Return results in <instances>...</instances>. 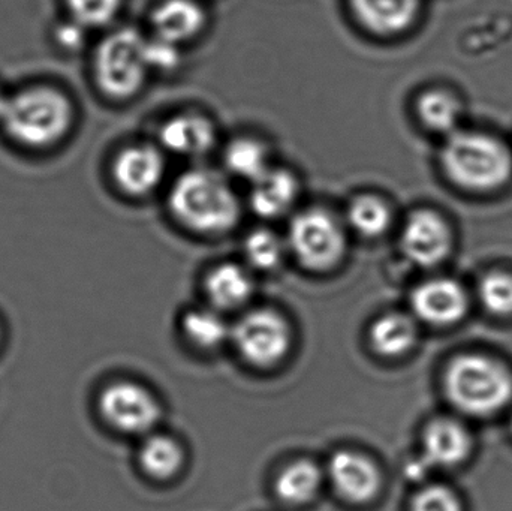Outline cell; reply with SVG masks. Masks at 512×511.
I'll use <instances>...</instances> for the list:
<instances>
[{
    "instance_id": "6da1fadb",
    "label": "cell",
    "mask_w": 512,
    "mask_h": 511,
    "mask_svg": "<svg viewBox=\"0 0 512 511\" xmlns=\"http://www.w3.org/2000/svg\"><path fill=\"white\" fill-rule=\"evenodd\" d=\"M439 167L465 194H496L512 182V149L492 132L460 128L444 138Z\"/></svg>"
},
{
    "instance_id": "7a4b0ae2",
    "label": "cell",
    "mask_w": 512,
    "mask_h": 511,
    "mask_svg": "<svg viewBox=\"0 0 512 511\" xmlns=\"http://www.w3.org/2000/svg\"><path fill=\"white\" fill-rule=\"evenodd\" d=\"M442 390L460 416L492 419L512 407V368L493 354L465 351L445 366Z\"/></svg>"
},
{
    "instance_id": "3957f363",
    "label": "cell",
    "mask_w": 512,
    "mask_h": 511,
    "mask_svg": "<svg viewBox=\"0 0 512 511\" xmlns=\"http://www.w3.org/2000/svg\"><path fill=\"white\" fill-rule=\"evenodd\" d=\"M168 209L189 230L219 234L236 227L242 204L227 177L206 167L183 171L168 192Z\"/></svg>"
},
{
    "instance_id": "277c9868",
    "label": "cell",
    "mask_w": 512,
    "mask_h": 511,
    "mask_svg": "<svg viewBox=\"0 0 512 511\" xmlns=\"http://www.w3.org/2000/svg\"><path fill=\"white\" fill-rule=\"evenodd\" d=\"M72 117L74 108L68 96L53 87L39 86L6 99L0 122L9 137L38 149L62 140Z\"/></svg>"
},
{
    "instance_id": "5b68a950",
    "label": "cell",
    "mask_w": 512,
    "mask_h": 511,
    "mask_svg": "<svg viewBox=\"0 0 512 511\" xmlns=\"http://www.w3.org/2000/svg\"><path fill=\"white\" fill-rule=\"evenodd\" d=\"M152 74L146 57V36L131 27L110 33L95 56L99 89L117 101L134 98Z\"/></svg>"
},
{
    "instance_id": "8992f818",
    "label": "cell",
    "mask_w": 512,
    "mask_h": 511,
    "mask_svg": "<svg viewBox=\"0 0 512 511\" xmlns=\"http://www.w3.org/2000/svg\"><path fill=\"white\" fill-rule=\"evenodd\" d=\"M288 242L300 263L313 270L339 263L346 246L339 219L321 207L303 210L292 218Z\"/></svg>"
},
{
    "instance_id": "52a82bcc",
    "label": "cell",
    "mask_w": 512,
    "mask_h": 511,
    "mask_svg": "<svg viewBox=\"0 0 512 511\" xmlns=\"http://www.w3.org/2000/svg\"><path fill=\"white\" fill-rule=\"evenodd\" d=\"M400 246L412 264L432 269L450 260L456 248V234L441 212L421 207L406 218L400 234Z\"/></svg>"
},
{
    "instance_id": "ba28073f",
    "label": "cell",
    "mask_w": 512,
    "mask_h": 511,
    "mask_svg": "<svg viewBox=\"0 0 512 511\" xmlns=\"http://www.w3.org/2000/svg\"><path fill=\"white\" fill-rule=\"evenodd\" d=\"M239 353L256 366L282 360L291 347V330L277 312L258 309L243 315L231 330Z\"/></svg>"
},
{
    "instance_id": "9c48e42d",
    "label": "cell",
    "mask_w": 512,
    "mask_h": 511,
    "mask_svg": "<svg viewBox=\"0 0 512 511\" xmlns=\"http://www.w3.org/2000/svg\"><path fill=\"white\" fill-rule=\"evenodd\" d=\"M468 288L450 276L426 279L411 294L415 320L432 327H454L463 323L471 312Z\"/></svg>"
},
{
    "instance_id": "30bf717a",
    "label": "cell",
    "mask_w": 512,
    "mask_h": 511,
    "mask_svg": "<svg viewBox=\"0 0 512 511\" xmlns=\"http://www.w3.org/2000/svg\"><path fill=\"white\" fill-rule=\"evenodd\" d=\"M99 411L105 422L125 434L152 431L161 417V407L152 393L129 381L105 387L99 398Z\"/></svg>"
},
{
    "instance_id": "8fae6325",
    "label": "cell",
    "mask_w": 512,
    "mask_h": 511,
    "mask_svg": "<svg viewBox=\"0 0 512 511\" xmlns=\"http://www.w3.org/2000/svg\"><path fill=\"white\" fill-rule=\"evenodd\" d=\"M475 447L474 432L463 417L439 416L424 428L420 456L430 470H456L471 461Z\"/></svg>"
},
{
    "instance_id": "7c38bea8",
    "label": "cell",
    "mask_w": 512,
    "mask_h": 511,
    "mask_svg": "<svg viewBox=\"0 0 512 511\" xmlns=\"http://www.w3.org/2000/svg\"><path fill=\"white\" fill-rule=\"evenodd\" d=\"M158 144L180 158H203L219 144L218 125L201 111H179L159 125Z\"/></svg>"
},
{
    "instance_id": "4fadbf2b",
    "label": "cell",
    "mask_w": 512,
    "mask_h": 511,
    "mask_svg": "<svg viewBox=\"0 0 512 511\" xmlns=\"http://www.w3.org/2000/svg\"><path fill=\"white\" fill-rule=\"evenodd\" d=\"M165 174L167 156L159 144H132L114 159V182L131 197H146L155 192L164 182Z\"/></svg>"
},
{
    "instance_id": "5bb4252c",
    "label": "cell",
    "mask_w": 512,
    "mask_h": 511,
    "mask_svg": "<svg viewBox=\"0 0 512 511\" xmlns=\"http://www.w3.org/2000/svg\"><path fill=\"white\" fill-rule=\"evenodd\" d=\"M358 26L378 38H397L420 20L424 0H348Z\"/></svg>"
},
{
    "instance_id": "9a60e30c",
    "label": "cell",
    "mask_w": 512,
    "mask_h": 511,
    "mask_svg": "<svg viewBox=\"0 0 512 511\" xmlns=\"http://www.w3.org/2000/svg\"><path fill=\"white\" fill-rule=\"evenodd\" d=\"M328 474L337 494L352 504H367L378 495L381 471L375 462L360 453L337 452L328 464Z\"/></svg>"
},
{
    "instance_id": "2e32d148",
    "label": "cell",
    "mask_w": 512,
    "mask_h": 511,
    "mask_svg": "<svg viewBox=\"0 0 512 511\" xmlns=\"http://www.w3.org/2000/svg\"><path fill=\"white\" fill-rule=\"evenodd\" d=\"M209 24V14L200 0H161L150 14L152 35L185 47Z\"/></svg>"
},
{
    "instance_id": "e0dca14e",
    "label": "cell",
    "mask_w": 512,
    "mask_h": 511,
    "mask_svg": "<svg viewBox=\"0 0 512 511\" xmlns=\"http://www.w3.org/2000/svg\"><path fill=\"white\" fill-rule=\"evenodd\" d=\"M300 192V177L291 168L276 164L251 183L249 206L259 218H280L294 207Z\"/></svg>"
},
{
    "instance_id": "ac0fdd59",
    "label": "cell",
    "mask_w": 512,
    "mask_h": 511,
    "mask_svg": "<svg viewBox=\"0 0 512 511\" xmlns=\"http://www.w3.org/2000/svg\"><path fill=\"white\" fill-rule=\"evenodd\" d=\"M414 114L427 132L447 138L462 128L465 102L448 87H427L415 96Z\"/></svg>"
},
{
    "instance_id": "d6986e66",
    "label": "cell",
    "mask_w": 512,
    "mask_h": 511,
    "mask_svg": "<svg viewBox=\"0 0 512 511\" xmlns=\"http://www.w3.org/2000/svg\"><path fill=\"white\" fill-rule=\"evenodd\" d=\"M225 170L249 185L276 165L270 143L258 135H237L222 150Z\"/></svg>"
},
{
    "instance_id": "ffe728a7",
    "label": "cell",
    "mask_w": 512,
    "mask_h": 511,
    "mask_svg": "<svg viewBox=\"0 0 512 511\" xmlns=\"http://www.w3.org/2000/svg\"><path fill=\"white\" fill-rule=\"evenodd\" d=\"M420 339L418 321L414 315H382L370 329V341L373 348L385 357H400L417 347Z\"/></svg>"
},
{
    "instance_id": "44dd1931",
    "label": "cell",
    "mask_w": 512,
    "mask_h": 511,
    "mask_svg": "<svg viewBox=\"0 0 512 511\" xmlns=\"http://www.w3.org/2000/svg\"><path fill=\"white\" fill-rule=\"evenodd\" d=\"M206 290L213 305L230 309L248 302L254 291V284L243 267L227 263L216 267L207 276Z\"/></svg>"
},
{
    "instance_id": "7402d4cb",
    "label": "cell",
    "mask_w": 512,
    "mask_h": 511,
    "mask_svg": "<svg viewBox=\"0 0 512 511\" xmlns=\"http://www.w3.org/2000/svg\"><path fill=\"white\" fill-rule=\"evenodd\" d=\"M321 483V470L313 462L297 461L279 474L274 491L283 503L289 506H303L316 497Z\"/></svg>"
},
{
    "instance_id": "603a6c76",
    "label": "cell",
    "mask_w": 512,
    "mask_h": 511,
    "mask_svg": "<svg viewBox=\"0 0 512 511\" xmlns=\"http://www.w3.org/2000/svg\"><path fill=\"white\" fill-rule=\"evenodd\" d=\"M346 221L363 237H379L390 228L393 212L390 204L376 194H358L349 201Z\"/></svg>"
},
{
    "instance_id": "cb8c5ba5",
    "label": "cell",
    "mask_w": 512,
    "mask_h": 511,
    "mask_svg": "<svg viewBox=\"0 0 512 511\" xmlns=\"http://www.w3.org/2000/svg\"><path fill=\"white\" fill-rule=\"evenodd\" d=\"M478 303L486 314L496 320L512 318V270L490 269L478 279Z\"/></svg>"
},
{
    "instance_id": "d4e9b609",
    "label": "cell",
    "mask_w": 512,
    "mask_h": 511,
    "mask_svg": "<svg viewBox=\"0 0 512 511\" xmlns=\"http://www.w3.org/2000/svg\"><path fill=\"white\" fill-rule=\"evenodd\" d=\"M183 450L173 438L153 435L140 449V464L155 479H170L183 465Z\"/></svg>"
},
{
    "instance_id": "484cf974",
    "label": "cell",
    "mask_w": 512,
    "mask_h": 511,
    "mask_svg": "<svg viewBox=\"0 0 512 511\" xmlns=\"http://www.w3.org/2000/svg\"><path fill=\"white\" fill-rule=\"evenodd\" d=\"M231 330L224 318L210 309H195L183 318V332L201 348L219 347L231 338Z\"/></svg>"
},
{
    "instance_id": "4316f807",
    "label": "cell",
    "mask_w": 512,
    "mask_h": 511,
    "mask_svg": "<svg viewBox=\"0 0 512 511\" xmlns=\"http://www.w3.org/2000/svg\"><path fill=\"white\" fill-rule=\"evenodd\" d=\"M245 255L255 269L273 270L282 261V240L273 231L259 228L245 240Z\"/></svg>"
},
{
    "instance_id": "83f0119b",
    "label": "cell",
    "mask_w": 512,
    "mask_h": 511,
    "mask_svg": "<svg viewBox=\"0 0 512 511\" xmlns=\"http://www.w3.org/2000/svg\"><path fill=\"white\" fill-rule=\"evenodd\" d=\"M72 20L86 29L104 27L116 20L123 0H66Z\"/></svg>"
},
{
    "instance_id": "f1b7e54d",
    "label": "cell",
    "mask_w": 512,
    "mask_h": 511,
    "mask_svg": "<svg viewBox=\"0 0 512 511\" xmlns=\"http://www.w3.org/2000/svg\"><path fill=\"white\" fill-rule=\"evenodd\" d=\"M146 57L152 74L171 75L183 65V47L156 36H146Z\"/></svg>"
},
{
    "instance_id": "f546056e",
    "label": "cell",
    "mask_w": 512,
    "mask_h": 511,
    "mask_svg": "<svg viewBox=\"0 0 512 511\" xmlns=\"http://www.w3.org/2000/svg\"><path fill=\"white\" fill-rule=\"evenodd\" d=\"M411 511H465L462 498L442 483L424 486L412 498Z\"/></svg>"
},
{
    "instance_id": "4dcf8cb0",
    "label": "cell",
    "mask_w": 512,
    "mask_h": 511,
    "mask_svg": "<svg viewBox=\"0 0 512 511\" xmlns=\"http://www.w3.org/2000/svg\"><path fill=\"white\" fill-rule=\"evenodd\" d=\"M86 30V27L71 20L57 27L56 39L66 50H80L86 41Z\"/></svg>"
},
{
    "instance_id": "1f68e13d",
    "label": "cell",
    "mask_w": 512,
    "mask_h": 511,
    "mask_svg": "<svg viewBox=\"0 0 512 511\" xmlns=\"http://www.w3.org/2000/svg\"><path fill=\"white\" fill-rule=\"evenodd\" d=\"M6 96L3 95L2 93V90H0V117H2V113H3V108H5V104H6Z\"/></svg>"
},
{
    "instance_id": "d6a6232c",
    "label": "cell",
    "mask_w": 512,
    "mask_h": 511,
    "mask_svg": "<svg viewBox=\"0 0 512 511\" xmlns=\"http://www.w3.org/2000/svg\"><path fill=\"white\" fill-rule=\"evenodd\" d=\"M508 431L512 437V407L510 408V417H508Z\"/></svg>"
}]
</instances>
